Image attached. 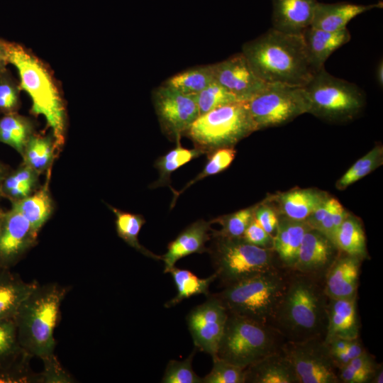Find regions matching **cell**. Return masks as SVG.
Returning <instances> with one entry per match:
<instances>
[{"instance_id":"obj_1","label":"cell","mask_w":383,"mask_h":383,"mask_svg":"<svg viewBox=\"0 0 383 383\" xmlns=\"http://www.w3.org/2000/svg\"><path fill=\"white\" fill-rule=\"evenodd\" d=\"M328 303V297L323 282L290 270L285 290L270 326L286 342L324 338Z\"/></svg>"},{"instance_id":"obj_2","label":"cell","mask_w":383,"mask_h":383,"mask_svg":"<svg viewBox=\"0 0 383 383\" xmlns=\"http://www.w3.org/2000/svg\"><path fill=\"white\" fill-rule=\"evenodd\" d=\"M242 52L258 77L267 84L305 87L316 73L301 34L270 28L245 43Z\"/></svg>"},{"instance_id":"obj_3","label":"cell","mask_w":383,"mask_h":383,"mask_svg":"<svg viewBox=\"0 0 383 383\" xmlns=\"http://www.w3.org/2000/svg\"><path fill=\"white\" fill-rule=\"evenodd\" d=\"M69 290L55 282L38 284L21 304L13 319L19 344L31 357L42 359L54 353V331Z\"/></svg>"},{"instance_id":"obj_4","label":"cell","mask_w":383,"mask_h":383,"mask_svg":"<svg viewBox=\"0 0 383 383\" xmlns=\"http://www.w3.org/2000/svg\"><path fill=\"white\" fill-rule=\"evenodd\" d=\"M0 43L7 64L17 69L21 87L31 98L32 113L45 117L59 151L65 142V113L52 77L43 62L22 45L4 40Z\"/></svg>"},{"instance_id":"obj_5","label":"cell","mask_w":383,"mask_h":383,"mask_svg":"<svg viewBox=\"0 0 383 383\" xmlns=\"http://www.w3.org/2000/svg\"><path fill=\"white\" fill-rule=\"evenodd\" d=\"M290 270L277 267L223 287L215 293L228 313L270 325Z\"/></svg>"},{"instance_id":"obj_6","label":"cell","mask_w":383,"mask_h":383,"mask_svg":"<svg viewBox=\"0 0 383 383\" xmlns=\"http://www.w3.org/2000/svg\"><path fill=\"white\" fill-rule=\"evenodd\" d=\"M285 342L270 325L228 313L215 357L245 369L280 350Z\"/></svg>"},{"instance_id":"obj_7","label":"cell","mask_w":383,"mask_h":383,"mask_svg":"<svg viewBox=\"0 0 383 383\" xmlns=\"http://www.w3.org/2000/svg\"><path fill=\"white\" fill-rule=\"evenodd\" d=\"M257 131L246 102L231 103L199 116L185 133L204 153L233 147Z\"/></svg>"},{"instance_id":"obj_8","label":"cell","mask_w":383,"mask_h":383,"mask_svg":"<svg viewBox=\"0 0 383 383\" xmlns=\"http://www.w3.org/2000/svg\"><path fill=\"white\" fill-rule=\"evenodd\" d=\"M208 248L217 279L223 287L274 269L272 248L254 245L243 237L236 238L211 236Z\"/></svg>"},{"instance_id":"obj_9","label":"cell","mask_w":383,"mask_h":383,"mask_svg":"<svg viewBox=\"0 0 383 383\" xmlns=\"http://www.w3.org/2000/svg\"><path fill=\"white\" fill-rule=\"evenodd\" d=\"M304 87L310 104L309 113L323 118H348L364 104V94L356 84L331 74L324 67Z\"/></svg>"},{"instance_id":"obj_10","label":"cell","mask_w":383,"mask_h":383,"mask_svg":"<svg viewBox=\"0 0 383 383\" xmlns=\"http://www.w3.org/2000/svg\"><path fill=\"white\" fill-rule=\"evenodd\" d=\"M246 104L257 131L284 124L310 110L304 87L282 84L267 83Z\"/></svg>"},{"instance_id":"obj_11","label":"cell","mask_w":383,"mask_h":383,"mask_svg":"<svg viewBox=\"0 0 383 383\" xmlns=\"http://www.w3.org/2000/svg\"><path fill=\"white\" fill-rule=\"evenodd\" d=\"M282 350L291 362L299 383H340L323 338L285 342Z\"/></svg>"},{"instance_id":"obj_12","label":"cell","mask_w":383,"mask_h":383,"mask_svg":"<svg viewBox=\"0 0 383 383\" xmlns=\"http://www.w3.org/2000/svg\"><path fill=\"white\" fill-rule=\"evenodd\" d=\"M152 99L162 131L176 143L180 142L199 116L194 96L162 84L152 91Z\"/></svg>"},{"instance_id":"obj_13","label":"cell","mask_w":383,"mask_h":383,"mask_svg":"<svg viewBox=\"0 0 383 383\" xmlns=\"http://www.w3.org/2000/svg\"><path fill=\"white\" fill-rule=\"evenodd\" d=\"M228 316V310L214 294H209L204 303L190 310L186 321L196 350L212 359L216 357Z\"/></svg>"},{"instance_id":"obj_14","label":"cell","mask_w":383,"mask_h":383,"mask_svg":"<svg viewBox=\"0 0 383 383\" xmlns=\"http://www.w3.org/2000/svg\"><path fill=\"white\" fill-rule=\"evenodd\" d=\"M29 221L14 207L4 212L0 226V268L14 266L37 241Z\"/></svg>"},{"instance_id":"obj_15","label":"cell","mask_w":383,"mask_h":383,"mask_svg":"<svg viewBox=\"0 0 383 383\" xmlns=\"http://www.w3.org/2000/svg\"><path fill=\"white\" fill-rule=\"evenodd\" d=\"M212 65L215 81L239 101H249L267 84L258 77L242 52Z\"/></svg>"},{"instance_id":"obj_16","label":"cell","mask_w":383,"mask_h":383,"mask_svg":"<svg viewBox=\"0 0 383 383\" xmlns=\"http://www.w3.org/2000/svg\"><path fill=\"white\" fill-rule=\"evenodd\" d=\"M340 252L329 238L310 228L304 235L293 270L323 283L326 274Z\"/></svg>"},{"instance_id":"obj_17","label":"cell","mask_w":383,"mask_h":383,"mask_svg":"<svg viewBox=\"0 0 383 383\" xmlns=\"http://www.w3.org/2000/svg\"><path fill=\"white\" fill-rule=\"evenodd\" d=\"M339 254L323 280L324 291L329 299L357 296L362 260L343 252Z\"/></svg>"},{"instance_id":"obj_18","label":"cell","mask_w":383,"mask_h":383,"mask_svg":"<svg viewBox=\"0 0 383 383\" xmlns=\"http://www.w3.org/2000/svg\"><path fill=\"white\" fill-rule=\"evenodd\" d=\"M211 222L198 220L186 227L167 245V252L162 255L164 273L175 266L176 262L194 253L208 252L206 243L211 239Z\"/></svg>"},{"instance_id":"obj_19","label":"cell","mask_w":383,"mask_h":383,"mask_svg":"<svg viewBox=\"0 0 383 383\" xmlns=\"http://www.w3.org/2000/svg\"><path fill=\"white\" fill-rule=\"evenodd\" d=\"M272 28L289 34H301L311 26L316 0H272Z\"/></svg>"},{"instance_id":"obj_20","label":"cell","mask_w":383,"mask_h":383,"mask_svg":"<svg viewBox=\"0 0 383 383\" xmlns=\"http://www.w3.org/2000/svg\"><path fill=\"white\" fill-rule=\"evenodd\" d=\"M360 323L357 311V296L345 299H329L327 326L323 338L326 343L340 338H359Z\"/></svg>"},{"instance_id":"obj_21","label":"cell","mask_w":383,"mask_h":383,"mask_svg":"<svg viewBox=\"0 0 383 383\" xmlns=\"http://www.w3.org/2000/svg\"><path fill=\"white\" fill-rule=\"evenodd\" d=\"M310 228L305 221L291 219L283 215L279 217L273 235L272 250L282 267L293 270L304 235Z\"/></svg>"},{"instance_id":"obj_22","label":"cell","mask_w":383,"mask_h":383,"mask_svg":"<svg viewBox=\"0 0 383 383\" xmlns=\"http://www.w3.org/2000/svg\"><path fill=\"white\" fill-rule=\"evenodd\" d=\"M244 374L245 383H299L282 349L245 368Z\"/></svg>"},{"instance_id":"obj_23","label":"cell","mask_w":383,"mask_h":383,"mask_svg":"<svg viewBox=\"0 0 383 383\" xmlns=\"http://www.w3.org/2000/svg\"><path fill=\"white\" fill-rule=\"evenodd\" d=\"M301 35L310 62L316 72L324 67L325 62L335 50L346 44L351 38L347 28L332 32L310 26Z\"/></svg>"},{"instance_id":"obj_24","label":"cell","mask_w":383,"mask_h":383,"mask_svg":"<svg viewBox=\"0 0 383 383\" xmlns=\"http://www.w3.org/2000/svg\"><path fill=\"white\" fill-rule=\"evenodd\" d=\"M382 6V3L360 5L350 3L317 2L311 26L326 31L341 30L346 28L348 23L355 16Z\"/></svg>"},{"instance_id":"obj_25","label":"cell","mask_w":383,"mask_h":383,"mask_svg":"<svg viewBox=\"0 0 383 383\" xmlns=\"http://www.w3.org/2000/svg\"><path fill=\"white\" fill-rule=\"evenodd\" d=\"M38 283L24 282L9 269L0 268V319L14 318L25 299Z\"/></svg>"},{"instance_id":"obj_26","label":"cell","mask_w":383,"mask_h":383,"mask_svg":"<svg viewBox=\"0 0 383 383\" xmlns=\"http://www.w3.org/2000/svg\"><path fill=\"white\" fill-rule=\"evenodd\" d=\"M328 196L315 189H294L279 196L282 215L296 221H305L307 217Z\"/></svg>"},{"instance_id":"obj_27","label":"cell","mask_w":383,"mask_h":383,"mask_svg":"<svg viewBox=\"0 0 383 383\" xmlns=\"http://www.w3.org/2000/svg\"><path fill=\"white\" fill-rule=\"evenodd\" d=\"M168 273L172 276L177 288V294L165 304V308L175 306L184 299L204 294L208 296L211 284L217 279L215 272L206 278H201L192 271L174 266Z\"/></svg>"},{"instance_id":"obj_28","label":"cell","mask_w":383,"mask_h":383,"mask_svg":"<svg viewBox=\"0 0 383 383\" xmlns=\"http://www.w3.org/2000/svg\"><path fill=\"white\" fill-rule=\"evenodd\" d=\"M11 206L16 209L29 221L34 232L38 235L53 209L48 184L28 196L11 203Z\"/></svg>"},{"instance_id":"obj_29","label":"cell","mask_w":383,"mask_h":383,"mask_svg":"<svg viewBox=\"0 0 383 383\" xmlns=\"http://www.w3.org/2000/svg\"><path fill=\"white\" fill-rule=\"evenodd\" d=\"M39 174L23 162L9 171L3 180L1 196L11 203L20 201L33 193L38 185Z\"/></svg>"},{"instance_id":"obj_30","label":"cell","mask_w":383,"mask_h":383,"mask_svg":"<svg viewBox=\"0 0 383 383\" xmlns=\"http://www.w3.org/2000/svg\"><path fill=\"white\" fill-rule=\"evenodd\" d=\"M215 82L213 65L191 67L167 78L162 84L183 94L196 95Z\"/></svg>"},{"instance_id":"obj_31","label":"cell","mask_w":383,"mask_h":383,"mask_svg":"<svg viewBox=\"0 0 383 383\" xmlns=\"http://www.w3.org/2000/svg\"><path fill=\"white\" fill-rule=\"evenodd\" d=\"M334 244L345 254L359 257L362 260L367 256L365 235L360 222L348 214L336 231Z\"/></svg>"},{"instance_id":"obj_32","label":"cell","mask_w":383,"mask_h":383,"mask_svg":"<svg viewBox=\"0 0 383 383\" xmlns=\"http://www.w3.org/2000/svg\"><path fill=\"white\" fill-rule=\"evenodd\" d=\"M109 208L116 216V229L118 237L143 255L156 260H162V256L150 251L138 240V235L146 222L142 215L123 211L110 206Z\"/></svg>"},{"instance_id":"obj_33","label":"cell","mask_w":383,"mask_h":383,"mask_svg":"<svg viewBox=\"0 0 383 383\" xmlns=\"http://www.w3.org/2000/svg\"><path fill=\"white\" fill-rule=\"evenodd\" d=\"M31 121L17 113L4 114L0 118V143L6 144L22 155L33 134Z\"/></svg>"},{"instance_id":"obj_34","label":"cell","mask_w":383,"mask_h":383,"mask_svg":"<svg viewBox=\"0 0 383 383\" xmlns=\"http://www.w3.org/2000/svg\"><path fill=\"white\" fill-rule=\"evenodd\" d=\"M57 149L52 135H33L22 154L23 162L39 174L48 170L52 164Z\"/></svg>"},{"instance_id":"obj_35","label":"cell","mask_w":383,"mask_h":383,"mask_svg":"<svg viewBox=\"0 0 383 383\" xmlns=\"http://www.w3.org/2000/svg\"><path fill=\"white\" fill-rule=\"evenodd\" d=\"M176 144L174 148L160 157L155 162V165L160 174V177L155 184L156 187L168 185L170 175L174 171L204 153L196 148H183L180 142Z\"/></svg>"},{"instance_id":"obj_36","label":"cell","mask_w":383,"mask_h":383,"mask_svg":"<svg viewBox=\"0 0 383 383\" xmlns=\"http://www.w3.org/2000/svg\"><path fill=\"white\" fill-rule=\"evenodd\" d=\"M30 356L21 348L13 318L0 319V367Z\"/></svg>"},{"instance_id":"obj_37","label":"cell","mask_w":383,"mask_h":383,"mask_svg":"<svg viewBox=\"0 0 383 383\" xmlns=\"http://www.w3.org/2000/svg\"><path fill=\"white\" fill-rule=\"evenodd\" d=\"M377 365L374 357L366 351L338 370L339 382L370 383Z\"/></svg>"},{"instance_id":"obj_38","label":"cell","mask_w":383,"mask_h":383,"mask_svg":"<svg viewBox=\"0 0 383 383\" xmlns=\"http://www.w3.org/2000/svg\"><path fill=\"white\" fill-rule=\"evenodd\" d=\"M255 206L247 208L230 213L218 216L210 222L218 223L221 228L218 231L213 230L211 236H219L228 238H241L254 217Z\"/></svg>"},{"instance_id":"obj_39","label":"cell","mask_w":383,"mask_h":383,"mask_svg":"<svg viewBox=\"0 0 383 383\" xmlns=\"http://www.w3.org/2000/svg\"><path fill=\"white\" fill-rule=\"evenodd\" d=\"M382 159V148L376 146L359 159L340 178L337 187L343 189L360 180L379 165Z\"/></svg>"},{"instance_id":"obj_40","label":"cell","mask_w":383,"mask_h":383,"mask_svg":"<svg viewBox=\"0 0 383 383\" xmlns=\"http://www.w3.org/2000/svg\"><path fill=\"white\" fill-rule=\"evenodd\" d=\"M235 153L236 151L233 147L221 148L208 153V161L204 170L195 178L188 182L181 191L174 192L175 199L196 182L218 174L226 170L233 162Z\"/></svg>"},{"instance_id":"obj_41","label":"cell","mask_w":383,"mask_h":383,"mask_svg":"<svg viewBox=\"0 0 383 383\" xmlns=\"http://www.w3.org/2000/svg\"><path fill=\"white\" fill-rule=\"evenodd\" d=\"M194 96L198 106L199 116L218 107L239 101L231 93L216 81Z\"/></svg>"},{"instance_id":"obj_42","label":"cell","mask_w":383,"mask_h":383,"mask_svg":"<svg viewBox=\"0 0 383 383\" xmlns=\"http://www.w3.org/2000/svg\"><path fill=\"white\" fill-rule=\"evenodd\" d=\"M196 351L194 348L191 354L181 361L170 360L166 366L161 382L202 383V378L199 377L192 368V360Z\"/></svg>"},{"instance_id":"obj_43","label":"cell","mask_w":383,"mask_h":383,"mask_svg":"<svg viewBox=\"0 0 383 383\" xmlns=\"http://www.w3.org/2000/svg\"><path fill=\"white\" fill-rule=\"evenodd\" d=\"M202 383H245L244 369L218 357L213 358L211 371Z\"/></svg>"},{"instance_id":"obj_44","label":"cell","mask_w":383,"mask_h":383,"mask_svg":"<svg viewBox=\"0 0 383 383\" xmlns=\"http://www.w3.org/2000/svg\"><path fill=\"white\" fill-rule=\"evenodd\" d=\"M31 358L26 356L13 364L0 367V383H40V374L30 368Z\"/></svg>"},{"instance_id":"obj_45","label":"cell","mask_w":383,"mask_h":383,"mask_svg":"<svg viewBox=\"0 0 383 383\" xmlns=\"http://www.w3.org/2000/svg\"><path fill=\"white\" fill-rule=\"evenodd\" d=\"M43 362V370L40 372V383H70L74 379L67 371L62 367L55 353L41 359Z\"/></svg>"},{"instance_id":"obj_46","label":"cell","mask_w":383,"mask_h":383,"mask_svg":"<svg viewBox=\"0 0 383 383\" xmlns=\"http://www.w3.org/2000/svg\"><path fill=\"white\" fill-rule=\"evenodd\" d=\"M18 106V87L4 72L0 74V113H16Z\"/></svg>"},{"instance_id":"obj_47","label":"cell","mask_w":383,"mask_h":383,"mask_svg":"<svg viewBox=\"0 0 383 383\" xmlns=\"http://www.w3.org/2000/svg\"><path fill=\"white\" fill-rule=\"evenodd\" d=\"M243 238L254 245L272 248L273 236L267 233L255 219V216L246 228Z\"/></svg>"},{"instance_id":"obj_48","label":"cell","mask_w":383,"mask_h":383,"mask_svg":"<svg viewBox=\"0 0 383 383\" xmlns=\"http://www.w3.org/2000/svg\"><path fill=\"white\" fill-rule=\"evenodd\" d=\"M366 351L359 338L353 339L350 346L345 350H329L333 362L338 370Z\"/></svg>"},{"instance_id":"obj_49","label":"cell","mask_w":383,"mask_h":383,"mask_svg":"<svg viewBox=\"0 0 383 383\" xmlns=\"http://www.w3.org/2000/svg\"><path fill=\"white\" fill-rule=\"evenodd\" d=\"M254 216L267 233L272 235L275 233L279 217L270 206L266 204L255 206Z\"/></svg>"},{"instance_id":"obj_50","label":"cell","mask_w":383,"mask_h":383,"mask_svg":"<svg viewBox=\"0 0 383 383\" xmlns=\"http://www.w3.org/2000/svg\"><path fill=\"white\" fill-rule=\"evenodd\" d=\"M383 382V367L382 364H378L372 377L370 383Z\"/></svg>"},{"instance_id":"obj_51","label":"cell","mask_w":383,"mask_h":383,"mask_svg":"<svg viewBox=\"0 0 383 383\" xmlns=\"http://www.w3.org/2000/svg\"><path fill=\"white\" fill-rule=\"evenodd\" d=\"M9 171L10 170L9 169V167L0 161V196H1V187L3 180L4 179L5 177L6 176V174H8Z\"/></svg>"},{"instance_id":"obj_52","label":"cell","mask_w":383,"mask_h":383,"mask_svg":"<svg viewBox=\"0 0 383 383\" xmlns=\"http://www.w3.org/2000/svg\"><path fill=\"white\" fill-rule=\"evenodd\" d=\"M7 65L4 50L0 43V74L6 71V65Z\"/></svg>"},{"instance_id":"obj_53","label":"cell","mask_w":383,"mask_h":383,"mask_svg":"<svg viewBox=\"0 0 383 383\" xmlns=\"http://www.w3.org/2000/svg\"><path fill=\"white\" fill-rule=\"evenodd\" d=\"M377 79L379 84L382 85L383 83V65L382 62L378 65L377 69Z\"/></svg>"},{"instance_id":"obj_54","label":"cell","mask_w":383,"mask_h":383,"mask_svg":"<svg viewBox=\"0 0 383 383\" xmlns=\"http://www.w3.org/2000/svg\"><path fill=\"white\" fill-rule=\"evenodd\" d=\"M4 212V211H3V210L0 208V226H1V220H2V217H3Z\"/></svg>"}]
</instances>
